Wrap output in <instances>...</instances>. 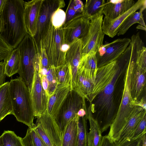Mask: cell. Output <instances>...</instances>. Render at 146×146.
I'll return each mask as SVG.
<instances>
[{"instance_id":"5b68a950","label":"cell","mask_w":146,"mask_h":146,"mask_svg":"<svg viewBox=\"0 0 146 146\" xmlns=\"http://www.w3.org/2000/svg\"><path fill=\"white\" fill-rule=\"evenodd\" d=\"M69 46L65 43L62 27L55 28L51 22L40 42V49H44L51 65L56 67L65 64V55Z\"/></svg>"},{"instance_id":"277c9868","label":"cell","mask_w":146,"mask_h":146,"mask_svg":"<svg viewBox=\"0 0 146 146\" xmlns=\"http://www.w3.org/2000/svg\"><path fill=\"white\" fill-rule=\"evenodd\" d=\"M134 63L133 58L130 56L124 78V89L121 102L107 135L111 141L115 142L118 140L135 106V101L132 98L130 89V78Z\"/></svg>"},{"instance_id":"c3c4849f","label":"cell","mask_w":146,"mask_h":146,"mask_svg":"<svg viewBox=\"0 0 146 146\" xmlns=\"http://www.w3.org/2000/svg\"><path fill=\"white\" fill-rule=\"evenodd\" d=\"M0 146H3L2 142L1 136H0Z\"/></svg>"},{"instance_id":"7c38bea8","label":"cell","mask_w":146,"mask_h":146,"mask_svg":"<svg viewBox=\"0 0 146 146\" xmlns=\"http://www.w3.org/2000/svg\"><path fill=\"white\" fill-rule=\"evenodd\" d=\"M39 60L34 62V74L31 94L35 117L40 116L46 110L48 95L44 89L39 73Z\"/></svg>"},{"instance_id":"4fadbf2b","label":"cell","mask_w":146,"mask_h":146,"mask_svg":"<svg viewBox=\"0 0 146 146\" xmlns=\"http://www.w3.org/2000/svg\"><path fill=\"white\" fill-rule=\"evenodd\" d=\"M90 19L83 13L64 23L62 29L66 43L69 45L76 39H82L88 30Z\"/></svg>"},{"instance_id":"52a82bcc","label":"cell","mask_w":146,"mask_h":146,"mask_svg":"<svg viewBox=\"0 0 146 146\" xmlns=\"http://www.w3.org/2000/svg\"><path fill=\"white\" fill-rule=\"evenodd\" d=\"M65 5L63 0H42L38 13L36 33L33 37L38 53L40 51L41 41L48 30L53 13Z\"/></svg>"},{"instance_id":"6da1fadb","label":"cell","mask_w":146,"mask_h":146,"mask_svg":"<svg viewBox=\"0 0 146 146\" xmlns=\"http://www.w3.org/2000/svg\"><path fill=\"white\" fill-rule=\"evenodd\" d=\"M23 0H6L0 17L2 25L0 36L14 49L27 34L24 19Z\"/></svg>"},{"instance_id":"ab89813d","label":"cell","mask_w":146,"mask_h":146,"mask_svg":"<svg viewBox=\"0 0 146 146\" xmlns=\"http://www.w3.org/2000/svg\"><path fill=\"white\" fill-rule=\"evenodd\" d=\"M141 137L135 140L131 139L119 146H141Z\"/></svg>"},{"instance_id":"7a4b0ae2","label":"cell","mask_w":146,"mask_h":146,"mask_svg":"<svg viewBox=\"0 0 146 146\" xmlns=\"http://www.w3.org/2000/svg\"><path fill=\"white\" fill-rule=\"evenodd\" d=\"M9 90L12 106V115L17 120L33 128L34 115L30 92L19 77L9 82Z\"/></svg>"},{"instance_id":"d590c367","label":"cell","mask_w":146,"mask_h":146,"mask_svg":"<svg viewBox=\"0 0 146 146\" xmlns=\"http://www.w3.org/2000/svg\"><path fill=\"white\" fill-rule=\"evenodd\" d=\"M13 50L6 44L0 36V62L4 60Z\"/></svg>"},{"instance_id":"f35d334b","label":"cell","mask_w":146,"mask_h":146,"mask_svg":"<svg viewBox=\"0 0 146 146\" xmlns=\"http://www.w3.org/2000/svg\"><path fill=\"white\" fill-rule=\"evenodd\" d=\"M100 146H117L115 143L111 141L107 135L102 136Z\"/></svg>"},{"instance_id":"9a60e30c","label":"cell","mask_w":146,"mask_h":146,"mask_svg":"<svg viewBox=\"0 0 146 146\" xmlns=\"http://www.w3.org/2000/svg\"><path fill=\"white\" fill-rule=\"evenodd\" d=\"M96 75V73L90 70L78 67L75 86L73 89L88 100L95 85Z\"/></svg>"},{"instance_id":"d6986e66","label":"cell","mask_w":146,"mask_h":146,"mask_svg":"<svg viewBox=\"0 0 146 146\" xmlns=\"http://www.w3.org/2000/svg\"><path fill=\"white\" fill-rule=\"evenodd\" d=\"M71 90V85L70 84H58L52 94L48 96L46 110L48 113L54 119Z\"/></svg>"},{"instance_id":"30bf717a","label":"cell","mask_w":146,"mask_h":146,"mask_svg":"<svg viewBox=\"0 0 146 146\" xmlns=\"http://www.w3.org/2000/svg\"><path fill=\"white\" fill-rule=\"evenodd\" d=\"M103 14L92 18L88 30L82 40V56L90 52L96 53L103 45L104 34L102 29Z\"/></svg>"},{"instance_id":"8992f818","label":"cell","mask_w":146,"mask_h":146,"mask_svg":"<svg viewBox=\"0 0 146 146\" xmlns=\"http://www.w3.org/2000/svg\"><path fill=\"white\" fill-rule=\"evenodd\" d=\"M17 48L21 59L18 73L31 92L34 74V60L38 52L33 37L28 34Z\"/></svg>"},{"instance_id":"cb8c5ba5","label":"cell","mask_w":146,"mask_h":146,"mask_svg":"<svg viewBox=\"0 0 146 146\" xmlns=\"http://www.w3.org/2000/svg\"><path fill=\"white\" fill-rule=\"evenodd\" d=\"M79 118L77 115L67 125L62 135L61 146H76Z\"/></svg>"},{"instance_id":"d4e9b609","label":"cell","mask_w":146,"mask_h":146,"mask_svg":"<svg viewBox=\"0 0 146 146\" xmlns=\"http://www.w3.org/2000/svg\"><path fill=\"white\" fill-rule=\"evenodd\" d=\"M3 60L6 76L10 77L18 73L21 59L19 51L17 48L13 49Z\"/></svg>"},{"instance_id":"ac0fdd59","label":"cell","mask_w":146,"mask_h":146,"mask_svg":"<svg viewBox=\"0 0 146 146\" xmlns=\"http://www.w3.org/2000/svg\"><path fill=\"white\" fill-rule=\"evenodd\" d=\"M42 0H32L24 2V19L28 34L35 35L38 13Z\"/></svg>"},{"instance_id":"ffe728a7","label":"cell","mask_w":146,"mask_h":146,"mask_svg":"<svg viewBox=\"0 0 146 146\" xmlns=\"http://www.w3.org/2000/svg\"><path fill=\"white\" fill-rule=\"evenodd\" d=\"M146 73V70L136 64L134 60L130 81L131 95L134 101L138 100L145 86Z\"/></svg>"},{"instance_id":"d6a6232c","label":"cell","mask_w":146,"mask_h":146,"mask_svg":"<svg viewBox=\"0 0 146 146\" xmlns=\"http://www.w3.org/2000/svg\"><path fill=\"white\" fill-rule=\"evenodd\" d=\"M48 82V95H51L54 91L58 83L57 80L55 67L51 65L46 75Z\"/></svg>"},{"instance_id":"603a6c76","label":"cell","mask_w":146,"mask_h":146,"mask_svg":"<svg viewBox=\"0 0 146 146\" xmlns=\"http://www.w3.org/2000/svg\"><path fill=\"white\" fill-rule=\"evenodd\" d=\"M9 84L7 82L0 86V122L7 115L12 114Z\"/></svg>"},{"instance_id":"2e32d148","label":"cell","mask_w":146,"mask_h":146,"mask_svg":"<svg viewBox=\"0 0 146 146\" xmlns=\"http://www.w3.org/2000/svg\"><path fill=\"white\" fill-rule=\"evenodd\" d=\"M82 40H74L69 45L65 56V63L69 66L71 75V90L75 86L77 70L82 56Z\"/></svg>"},{"instance_id":"1f68e13d","label":"cell","mask_w":146,"mask_h":146,"mask_svg":"<svg viewBox=\"0 0 146 146\" xmlns=\"http://www.w3.org/2000/svg\"><path fill=\"white\" fill-rule=\"evenodd\" d=\"M78 67L90 70L96 73L98 68L96 53L90 52L81 56Z\"/></svg>"},{"instance_id":"f546056e","label":"cell","mask_w":146,"mask_h":146,"mask_svg":"<svg viewBox=\"0 0 146 146\" xmlns=\"http://www.w3.org/2000/svg\"><path fill=\"white\" fill-rule=\"evenodd\" d=\"M55 69L58 84L71 85L70 72L67 64L55 67Z\"/></svg>"},{"instance_id":"44dd1931","label":"cell","mask_w":146,"mask_h":146,"mask_svg":"<svg viewBox=\"0 0 146 146\" xmlns=\"http://www.w3.org/2000/svg\"><path fill=\"white\" fill-rule=\"evenodd\" d=\"M133 0H108L102 13L107 18L114 19L128 10L134 4Z\"/></svg>"},{"instance_id":"e575fe53","label":"cell","mask_w":146,"mask_h":146,"mask_svg":"<svg viewBox=\"0 0 146 146\" xmlns=\"http://www.w3.org/2000/svg\"><path fill=\"white\" fill-rule=\"evenodd\" d=\"M146 114L140 121L131 139L135 140L141 137L146 134Z\"/></svg>"},{"instance_id":"74e56055","label":"cell","mask_w":146,"mask_h":146,"mask_svg":"<svg viewBox=\"0 0 146 146\" xmlns=\"http://www.w3.org/2000/svg\"><path fill=\"white\" fill-rule=\"evenodd\" d=\"M22 139L24 146H35L32 139L29 128L27 130L26 135Z\"/></svg>"},{"instance_id":"7bdbcfd3","label":"cell","mask_w":146,"mask_h":146,"mask_svg":"<svg viewBox=\"0 0 146 146\" xmlns=\"http://www.w3.org/2000/svg\"><path fill=\"white\" fill-rule=\"evenodd\" d=\"M87 110L84 108H82L78 111L77 115L79 117H82L85 116L87 113Z\"/></svg>"},{"instance_id":"8fae6325","label":"cell","mask_w":146,"mask_h":146,"mask_svg":"<svg viewBox=\"0 0 146 146\" xmlns=\"http://www.w3.org/2000/svg\"><path fill=\"white\" fill-rule=\"evenodd\" d=\"M131 41L129 38H125L103 44L96 53L98 68L116 60L125 51Z\"/></svg>"},{"instance_id":"f1b7e54d","label":"cell","mask_w":146,"mask_h":146,"mask_svg":"<svg viewBox=\"0 0 146 146\" xmlns=\"http://www.w3.org/2000/svg\"><path fill=\"white\" fill-rule=\"evenodd\" d=\"M84 7V5L82 1L80 0L70 1L65 12L66 19L64 23L82 13Z\"/></svg>"},{"instance_id":"e0dca14e","label":"cell","mask_w":146,"mask_h":146,"mask_svg":"<svg viewBox=\"0 0 146 146\" xmlns=\"http://www.w3.org/2000/svg\"><path fill=\"white\" fill-rule=\"evenodd\" d=\"M146 114V110L142 107L135 106L127 123L120 134L118 140L115 142L119 146L132 139L140 121Z\"/></svg>"},{"instance_id":"4316f807","label":"cell","mask_w":146,"mask_h":146,"mask_svg":"<svg viewBox=\"0 0 146 146\" xmlns=\"http://www.w3.org/2000/svg\"><path fill=\"white\" fill-rule=\"evenodd\" d=\"M106 2L104 0H87L84 5L83 13L90 19L103 14Z\"/></svg>"},{"instance_id":"83f0119b","label":"cell","mask_w":146,"mask_h":146,"mask_svg":"<svg viewBox=\"0 0 146 146\" xmlns=\"http://www.w3.org/2000/svg\"><path fill=\"white\" fill-rule=\"evenodd\" d=\"M87 120L85 115L79 118L76 146H88Z\"/></svg>"},{"instance_id":"f6af8a7d","label":"cell","mask_w":146,"mask_h":146,"mask_svg":"<svg viewBox=\"0 0 146 146\" xmlns=\"http://www.w3.org/2000/svg\"><path fill=\"white\" fill-rule=\"evenodd\" d=\"M5 1L6 0H0V16Z\"/></svg>"},{"instance_id":"9c48e42d","label":"cell","mask_w":146,"mask_h":146,"mask_svg":"<svg viewBox=\"0 0 146 146\" xmlns=\"http://www.w3.org/2000/svg\"><path fill=\"white\" fill-rule=\"evenodd\" d=\"M85 99L74 90L68 93L55 118L62 135L68 124L76 116L79 110L82 108L87 109Z\"/></svg>"},{"instance_id":"ee69618b","label":"cell","mask_w":146,"mask_h":146,"mask_svg":"<svg viewBox=\"0 0 146 146\" xmlns=\"http://www.w3.org/2000/svg\"><path fill=\"white\" fill-rule=\"evenodd\" d=\"M141 145L142 146H146V134L143 135L141 137Z\"/></svg>"},{"instance_id":"60d3db41","label":"cell","mask_w":146,"mask_h":146,"mask_svg":"<svg viewBox=\"0 0 146 146\" xmlns=\"http://www.w3.org/2000/svg\"><path fill=\"white\" fill-rule=\"evenodd\" d=\"M6 76L5 73L4 62H0V86L5 83Z\"/></svg>"},{"instance_id":"8d00e7d4","label":"cell","mask_w":146,"mask_h":146,"mask_svg":"<svg viewBox=\"0 0 146 146\" xmlns=\"http://www.w3.org/2000/svg\"><path fill=\"white\" fill-rule=\"evenodd\" d=\"M29 128L32 139L35 146H48L34 129Z\"/></svg>"},{"instance_id":"bcb514c9","label":"cell","mask_w":146,"mask_h":146,"mask_svg":"<svg viewBox=\"0 0 146 146\" xmlns=\"http://www.w3.org/2000/svg\"><path fill=\"white\" fill-rule=\"evenodd\" d=\"M136 29H140L142 30L145 31V32L146 31V27H145L144 26L140 25H138L136 27Z\"/></svg>"},{"instance_id":"4dcf8cb0","label":"cell","mask_w":146,"mask_h":146,"mask_svg":"<svg viewBox=\"0 0 146 146\" xmlns=\"http://www.w3.org/2000/svg\"><path fill=\"white\" fill-rule=\"evenodd\" d=\"M3 146H24L22 138L11 131H5L1 135Z\"/></svg>"},{"instance_id":"836d02e7","label":"cell","mask_w":146,"mask_h":146,"mask_svg":"<svg viewBox=\"0 0 146 146\" xmlns=\"http://www.w3.org/2000/svg\"><path fill=\"white\" fill-rule=\"evenodd\" d=\"M65 12L61 9L56 10L53 13L51 18V23L55 28L62 27L66 20Z\"/></svg>"},{"instance_id":"b9f144b4","label":"cell","mask_w":146,"mask_h":146,"mask_svg":"<svg viewBox=\"0 0 146 146\" xmlns=\"http://www.w3.org/2000/svg\"><path fill=\"white\" fill-rule=\"evenodd\" d=\"M133 105L141 107L144 110H146V96L142 97L139 101H135Z\"/></svg>"},{"instance_id":"7dc6e473","label":"cell","mask_w":146,"mask_h":146,"mask_svg":"<svg viewBox=\"0 0 146 146\" xmlns=\"http://www.w3.org/2000/svg\"><path fill=\"white\" fill-rule=\"evenodd\" d=\"M2 21L1 18L0 17V33L1 31L2 28Z\"/></svg>"},{"instance_id":"7402d4cb","label":"cell","mask_w":146,"mask_h":146,"mask_svg":"<svg viewBox=\"0 0 146 146\" xmlns=\"http://www.w3.org/2000/svg\"><path fill=\"white\" fill-rule=\"evenodd\" d=\"M85 116L90 124L89 131L88 133V146H100L102 133L97 121L93 116L91 103Z\"/></svg>"},{"instance_id":"5bb4252c","label":"cell","mask_w":146,"mask_h":146,"mask_svg":"<svg viewBox=\"0 0 146 146\" xmlns=\"http://www.w3.org/2000/svg\"><path fill=\"white\" fill-rule=\"evenodd\" d=\"M146 6V0H138L127 11L114 19L104 17L102 29L104 35L113 38L118 33L121 25L127 18L133 13Z\"/></svg>"},{"instance_id":"3957f363","label":"cell","mask_w":146,"mask_h":146,"mask_svg":"<svg viewBox=\"0 0 146 146\" xmlns=\"http://www.w3.org/2000/svg\"><path fill=\"white\" fill-rule=\"evenodd\" d=\"M123 65L111 81L96 97L94 104L91 103L94 118L97 121L102 133L106 131L112 123L116 116L114 103V91Z\"/></svg>"},{"instance_id":"484cf974","label":"cell","mask_w":146,"mask_h":146,"mask_svg":"<svg viewBox=\"0 0 146 146\" xmlns=\"http://www.w3.org/2000/svg\"><path fill=\"white\" fill-rule=\"evenodd\" d=\"M146 8V6H144L139 9V11L134 12L129 15L121 25L117 35H124L129 28L135 23H139L146 27L143 14V12Z\"/></svg>"},{"instance_id":"ba28073f","label":"cell","mask_w":146,"mask_h":146,"mask_svg":"<svg viewBox=\"0 0 146 146\" xmlns=\"http://www.w3.org/2000/svg\"><path fill=\"white\" fill-rule=\"evenodd\" d=\"M33 128L48 146H61L62 134L54 118L46 110L36 117Z\"/></svg>"}]
</instances>
